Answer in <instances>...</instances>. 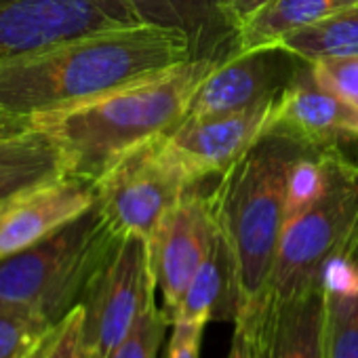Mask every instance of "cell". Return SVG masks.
I'll return each instance as SVG.
<instances>
[{
  "label": "cell",
  "instance_id": "1",
  "mask_svg": "<svg viewBox=\"0 0 358 358\" xmlns=\"http://www.w3.org/2000/svg\"><path fill=\"white\" fill-rule=\"evenodd\" d=\"M194 59L186 34L137 24L95 32L0 66V110L41 116L76 108Z\"/></svg>",
  "mask_w": 358,
  "mask_h": 358
},
{
  "label": "cell",
  "instance_id": "2",
  "mask_svg": "<svg viewBox=\"0 0 358 358\" xmlns=\"http://www.w3.org/2000/svg\"><path fill=\"white\" fill-rule=\"evenodd\" d=\"M217 62L196 57L89 103L41 114L36 129L57 143L66 175L97 184L124 156L184 120L196 87Z\"/></svg>",
  "mask_w": 358,
  "mask_h": 358
},
{
  "label": "cell",
  "instance_id": "3",
  "mask_svg": "<svg viewBox=\"0 0 358 358\" xmlns=\"http://www.w3.org/2000/svg\"><path fill=\"white\" fill-rule=\"evenodd\" d=\"M308 150L297 141L264 131L262 137L217 177L209 192L215 217L232 247L245 310L262 312L278 245L287 226L289 177Z\"/></svg>",
  "mask_w": 358,
  "mask_h": 358
},
{
  "label": "cell",
  "instance_id": "4",
  "mask_svg": "<svg viewBox=\"0 0 358 358\" xmlns=\"http://www.w3.org/2000/svg\"><path fill=\"white\" fill-rule=\"evenodd\" d=\"M118 238L93 203L36 245L0 259V306L22 308L59 324L83 303Z\"/></svg>",
  "mask_w": 358,
  "mask_h": 358
},
{
  "label": "cell",
  "instance_id": "5",
  "mask_svg": "<svg viewBox=\"0 0 358 358\" xmlns=\"http://www.w3.org/2000/svg\"><path fill=\"white\" fill-rule=\"evenodd\" d=\"M358 230V160L329 156V182L322 194L289 217L266 299H291L322 291L327 264Z\"/></svg>",
  "mask_w": 358,
  "mask_h": 358
},
{
  "label": "cell",
  "instance_id": "6",
  "mask_svg": "<svg viewBox=\"0 0 358 358\" xmlns=\"http://www.w3.org/2000/svg\"><path fill=\"white\" fill-rule=\"evenodd\" d=\"M194 186L158 137L124 156L99 179L95 203L118 236L137 234L150 241L164 215Z\"/></svg>",
  "mask_w": 358,
  "mask_h": 358
},
{
  "label": "cell",
  "instance_id": "7",
  "mask_svg": "<svg viewBox=\"0 0 358 358\" xmlns=\"http://www.w3.org/2000/svg\"><path fill=\"white\" fill-rule=\"evenodd\" d=\"M156 291L150 241L137 234L120 236L80 303L85 358H110L156 299Z\"/></svg>",
  "mask_w": 358,
  "mask_h": 358
},
{
  "label": "cell",
  "instance_id": "8",
  "mask_svg": "<svg viewBox=\"0 0 358 358\" xmlns=\"http://www.w3.org/2000/svg\"><path fill=\"white\" fill-rule=\"evenodd\" d=\"M141 24L122 0H0V66L95 32Z\"/></svg>",
  "mask_w": 358,
  "mask_h": 358
},
{
  "label": "cell",
  "instance_id": "9",
  "mask_svg": "<svg viewBox=\"0 0 358 358\" xmlns=\"http://www.w3.org/2000/svg\"><path fill=\"white\" fill-rule=\"evenodd\" d=\"M266 131L280 133L314 154L358 160V110L327 91L303 59L274 101Z\"/></svg>",
  "mask_w": 358,
  "mask_h": 358
},
{
  "label": "cell",
  "instance_id": "10",
  "mask_svg": "<svg viewBox=\"0 0 358 358\" xmlns=\"http://www.w3.org/2000/svg\"><path fill=\"white\" fill-rule=\"evenodd\" d=\"M217 217L209 192L188 190L150 238V257L162 310L171 318L211 251Z\"/></svg>",
  "mask_w": 358,
  "mask_h": 358
},
{
  "label": "cell",
  "instance_id": "11",
  "mask_svg": "<svg viewBox=\"0 0 358 358\" xmlns=\"http://www.w3.org/2000/svg\"><path fill=\"white\" fill-rule=\"evenodd\" d=\"M299 57L272 45L220 59L196 87L186 120L234 114L274 101L295 74Z\"/></svg>",
  "mask_w": 358,
  "mask_h": 358
},
{
  "label": "cell",
  "instance_id": "12",
  "mask_svg": "<svg viewBox=\"0 0 358 358\" xmlns=\"http://www.w3.org/2000/svg\"><path fill=\"white\" fill-rule=\"evenodd\" d=\"M274 101L234 114L179 122L162 135V143L199 186L203 179L220 177L228 171L262 137Z\"/></svg>",
  "mask_w": 358,
  "mask_h": 358
},
{
  "label": "cell",
  "instance_id": "13",
  "mask_svg": "<svg viewBox=\"0 0 358 358\" xmlns=\"http://www.w3.org/2000/svg\"><path fill=\"white\" fill-rule=\"evenodd\" d=\"M95 184L64 175L0 203V259L36 245L93 207Z\"/></svg>",
  "mask_w": 358,
  "mask_h": 358
},
{
  "label": "cell",
  "instance_id": "14",
  "mask_svg": "<svg viewBox=\"0 0 358 358\" xmlns=\"http://www.w3.org/2000/svg\"><path fill=\"white\" fill-rule=\"evenodd\" d=\"M324 293L266 299L257 314V358H324Z\"/></svg>",
  "mask_w": 358,
  "mask_h": 358
},
{
  "label": "cell",
  "instance_id": "15",
  "mask_svg": "<svg viewBox=\"0 0 358 358\" xmlns=\"http://www.w3.org/2000/svg\"><path fill=\"white\" fill-rule=\"evenodd\" d=\"M245 312V295L241 287L238 266L232 247L217 222V232L209 255L196 270L188 291L171 314L175 320H228L236 322Z\"/></svg>",
  "mask_w": 358,
  "mask_h": 358
},
{
  "label": "cell",
  "instance_id": "16",
  "mask_svg": "<svg viewBox=\"0 0 358 358\" xmlns=\"http://www.w3.org/2000/svg\"><path fill=\"white\" fill-rule=\"evenodd\" d=\"M324 358H358V230L322 272Z\"/></svg>",
  "mask_w": 358,
  "mask_h": 358
},
{
  "label": "cell",
  "instance_id": "17",
  "mask_svg": "<svg viewBox=\"0 0 358 358\" xmlns=\"http://www.w3.org/2000/svg\"><path fill=\"white\" fill-rule=\"evenodd\" d=\"M122 3L141 24L173 28L186 34L194 59H222L232 51L234 32L222 22L215 0H122Z\"/></svg>",
  "mask_w": 358,
  "mask_h": 358
},
{
  "label": "cell",
  "instance_id": "18",
  "mask_svg": "<svg viewBox=\"0 0 358 358\" xmlns=\"http://www.w3.org/2000/svg\"><path fill=\"white\" fill-rule=\"evenodd\" d=\"M64 175V156L45 131L0 137V203Z\"/></svg>",
  "mask_w": 358,
  "mask_h": 358
},
{
  "label": "cell",
  "instance_id": "19",
  "mask_svg": "<svg viewBox=\"0 0 358 358\" xmlns=\"http://www.w3.org/2000/svg\"><path fill=\"white\" fill-rule=\"evenodd\" d=\"M356 3L358 0H270L264 9H259L245 26L236 30L230 53L272 47L287 34L316 24Z\"/></svg>",
  "mask_w": 358,
  "mask_h": 358
},
{
  "label": "cell",
  "instance_id": "20",
  "mask_svg": "<svg viewBox=\"0 0 358 358\" xmlns=\"http://www.w3.org/2000/svg\"><path fill=\"white\" fill-rule=\"evenodd\" d=\"M276 47L308 64L358 55V3L287 34Z\"/></svg>",
  "mask_w": 358,
  "mask_h": 358
},
{
  "label": "cell",
  "instance_id": "21",
  "mask_svg": "<svg viewBox=\"0 0 358 358\" xmlns=\"http://www.w3.org/2000/svg\"><path fill=\"white\" fill-rule=\"evenodd\" d=\"M55 327L28 310L0 306V358H30Z\"/></svg>",
  "mask_w": 358,
  "mask_h": 358
},
{
  "label": "cell",
  "instance_id": "22",
  "mask_svg": "<svg viewBox=\"0 0 358 358\" xmlns=\"http://www.w3.org/2000/svg\"><path fill=\"white\" fill-rule=\"evenodd\" d=\"M171 327V320L156 299L141 312L129 335L118 343L110 358H158L164 333Z\"/></svg>",
  "mask_w": 358,
  "mask_h": 358
},
{
  "label": "cell",
  "instance_id": "23",
  "mask_svg": "<svg viewBox=\"0 0 358 358\" xmlns=\"http://www.w3.org/2000/svg\"><path fill=\"white\" fill-rule=\"evenodd\" d=\"M316 80L358 110V55L352 57H331L312 64Z\"/></svg>",
  "mask_w": 358,
  "mask_h": 358
},
{
  "label": "cell",
  "instance_id": "24",
  "mask_svg": "<svg viewBox=\"0 0 358 358\" xmlns=\"http://www.w3.org/2000/svg\"><path fill=\"white\" fill-rule=\"evenodd\" d=\"M43 358H85L83 308H74L51 333Z\"/></svg>",
  "mask_w": 358,
  "mask_h": 358
},
{
  "label": "cell",
  "instance_id": "25",
  "mask_svg": "<svg viewBox=\"0 0 358 358\" xmlns=\"http://www.w3.org/2000/svg\"><path fill=\"white\" fill-rule=\"evenodd\" d=\"M205 327V320L171 322V337L164 348V358H201Z\"/></svg>",
  "mask_w": 358,
  "mask_h": 358
},
{
  "label": "cell",
  "instance_id": "26",
  "mask_svg": "<svg viewBox=\"0 0 358 358\" xmlns=\"http://www.w3.org/2000/svg\"><path fill=\"white\" fill-rule=\"evenodd\" d=\"M255 327H257V312L245 310L238 316V320L234 322V333H232L228 358H257Z\"/></svg>",
  "mask_w": 358,
  "mask_h": 358
},
{
  "label": "cell",
  "instance_id": "27",
  "mask_svg": "<svg viewBox=\"0 0 358 358\" xmlns=\"http://www.w3.org/2000/svg\"><path fill=\"white\" fill-rule=\"evenodd\" d=\"M268 3L270 0H215V7L222 22L236 34V30L245 26Z\"/></svg>",
  "mask_w": 358,
  "mask_h": 358
},
{
  "label": "cell",
  "instance_id": "28",
  "mask_svg": "<svg viewBox=\"0 0 358 358\" xmlns=\"http://www.w3.org/2000/svg\"><path fill=\"white\" fill-rule=\"evenodd\" d=\"M36 129V120L32 116L15 114L0 110V137H11V135H22Z\"/></svg>",
  "mask_w": 358,
  "mask_h": 358
},
{
  "label": "cell",
  "instance_id": "29",
  "mask_svg": "<svg viewBox=\"0 0 358 358\" xmlns=\"http://www.w3.org/2000/svg\"><path fill=\"white\" fill-rule=\"evenodd\" d=\"M49 337H51V335H49ZM47 341H49V339H47ZM47 341H45V343L41 345V350H38V352H34L30 358H43V354H45V348H47Z\"/></svg>",
  "mask_w": 358,
  "mask_h": 358
}]
</instances>
